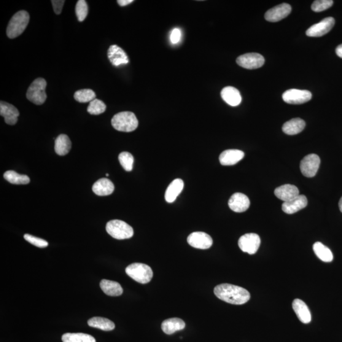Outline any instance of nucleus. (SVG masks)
<instances>
[{"label": "nucleus", "mask_w": 342, "mask_h": 342, "mask_svg": "<svg viewBox=\"0 0 342 342\" xmlns=\"http://www.w3.org/2000/svg\"><path fill=\"white\" fill-rule=\"evenodd\" d=\"M214 294L220 300L234 305H242L250 300V294L244 288L223 284L215 287Z\"/></svg>", "instance_id": "f257e3e1"}, {"label": "nucleus", "mask_w": 342, "mask_h": 342, "mask_svg": "<svg viewBox=\"0 0 342 342\" xmlns=\"http://www.w3.org/2000/svg\"><path fill=\"white\" fill-rule=\"evenodd\" d=\"M29 14L25 10H21L15 13L7 26V35L10 39L15 38L25 31L29 23Z\"/></svg>", "instance_id": "f03ea898"}, {"label": "nucleus", "mask_w": 342, "mask_h": 342, "mask_svg": "<svg viewBox=\"0 0 342 342\" xmlns=\"http://www.w3.org/2000/svg\"><path fill=\"white\" fill-rule=\"evenodd\" d=\"M113 128L118 131L132 132L138 128V120L135 114L131 112L118 113L111 120Z\"/></svg>", "instance_id": "7ed1b4c3"}, {"label": "nucleus", "mask_w": 342, "mask_h": 342, "mask_svg": "<svg viewBox=\"0 0 342 342\" xmlns=\"http://www.w3.org/2000/svg\"><path fill=\"white\" fill-rule=\"evenodd\" d=\"M126 273L134 281L146 284L152 280V269L149 266L142 263H133L126 268Z\"/></svg>", "instance_id": "20e7f679"}, {"label": "nucleus", "mask_w": 342, "mask_h": 342, "mask_svg": "<svg viewBox=\"0 0 342 342\" xmlns=\"http://www.w3.org/2000/svg\"><path fill=\"white\" fill-rule=\"evenodd\" d=\"M47 85V82L43 78H37L29 86L27 91V98L37 106L44 104L47 98L45 91Z\"/></svg>", "instance_id": "39448f33"}, {"label": "nucleus", "mask_w": 342, "mask_h": 342, "mask_svg": "<svg viewBox=\"0 0 342 342\" xmlns=\"http://www.w3.org/2000/svg\"><path fill=\"white\" fill-rule=\"evenodd\" d=\"M106 231L110 236L117 239L131 238L134 235L133 228L120 220H112L108 222Z\"/></svg>", "instance_id": "423d86ee"}, {"label": "nucleus", "mask_w": 342, "mask_h": 342, "mask_svg": "<svg viewBox=\"0 0 342 342\" xmlns=\"http://www.w3.org/2000/svg\"><path fill=\"white\" fill-rule=\"evenodd\" d=\"M265 60L263 55L257 53H249L238 56L236 63L239 66L247 69L260 68L265 64Z\"/></svg>", "instance_id": "0eeeda50"}, {"label": "nucleus", "mask_w": 342, "mask_h": 342, "mask_svg": "<svg viewBox=\"0 0 342 342\" xmlns=\"http://www.w3.org/2000/svg\"><path fill=\"white\" fill-rule=\"evenodd\" d=\"M320 158L316 154H309L306 156L300 163V171L301 174L307 177H312L316 176L319 168Z\"/></svg>", "instance_id": "6e6552de"}, {"label": "nucleus", "mask_w": 342, "mask_h": 342, "mask_svg": "<svg viewBox=\"0 0 342 342\" xmlns=\"http://www.w3.org/2000/svg\"><path fill=\"white\" fill-rule=\"evenodd\" d=\"M283 99L287 104L300 105L311 100L312 93L308 90L290 89L283 94Z\"/></svg>", "instance_id": "1a4fd4ad"}, {"label": "nucleus", "mask_w": 342, "mask_h": 342, "mask_svg": "<svg viewBox=\"0 0 342 342\" xmlns=\"http://www.w3.org/2000/svg\"><path fill=\"white\" fill-rule=\"evenodd\" d=\"M260 245L259 236L255 233H247L242 236L238 240V246L242 251L250 255L257 252Z\"/></svg>", "instance_id": "9d476101"}, {"label": "nucleus", "mask_w": 342, "mask_h": 342, "mask_svg": "<svg viewBox=\"0 0 342 342\" xmlns=\"http://www.w3.org/2000/svg\"><path fill=\"white\" fill-rule=\"evenodd\" d=\"M335 21L332 17L324 18L319 23L314 24L306 31L309 37H321L329 32L335 25Z\"/></svg>", "instance_id": "9b49d317"}, {"label": "nucleus", "mask_w": 342, "mask_h": 342, "mask_svg": "<svg viewBox=\"0 0 342 342\" xmlns=\"http://www.w3.org/2000/svg\"><path fill=\"white\" fill-rule=\"evenodd\" d=\"M188 244L196 249L206 250L211 248L213 244L211 236L204 232H193L188 236Z\"/></svg>", "instance_id": "f8f14e48"}, {"label": "nucleus", "mask_w": 342, "mask_h": 342, "mask_svg": "<svg viewBox=\"0 0 342 342\" xmlns=\"http://www.w3.org/2000/svg\"><path fill=\"white\" fill-rule=\"evenodd\" d=\"M292 11V7L288 4H282L272 8L265 14L266 21L271 23H276L284 19L289 15Z\"/></svg>", "instance_id": "ddd939ff"}, {"label": "nucleus", "mask_w": 342, "mask_h": 342, "mask_svg": "<svg viewBox=\"0 0 342 342\" xmlns=\"http://www.w3.org/2000/svg\"><path fill=\"white\" fill-rule=\"evenodd\" d=\"M250 205L249 198L245 194L236 193L231 196L228 206L231 210L235 212H246Z\"/></svg>", "instance_id": "4468645a"}, {"label": "nucleus", "mask_w": 342, "mask_h": 342, "mask_svg": "<svg viewBox=\"0 0 342 342\" xmlns=\"http://www.w3.org/2000/svg\"><path fill=\"white\" fill-rule=\"evenodd\" d=\"M0 115L5 118V122L9 125H15L18 121L19 112L15 107L7 102H0Z\"/></svg>", "instance_id": "2eb2a0df"}, {"label": "nucleus", "mask_w": 342, "mask_h": 342, "mask_svg": "<svg viewBox=\"0 0 342 342\" xmlns=\"http://www.w3.org/2000/svg\"><path fill=\"white\" fill-rule=\"evenodd\" d=\"M308 204V198L306 196L299 195L292 200L284 203L282 204V210L286 214H293L305 208Z\"/></svg>", "instance_id": "dca6fc26"}, {"label": "nucleus", "mask_w": 342, "mask_h": 342, "mask_svg": "<svg viewBox=\"0 0 342 342\" xmlns=\"http://www.w3.org/2000/svg\"><path fill=\"white\" fill-rule=\"evenodd\" d=\"M108 58L113 66H119L129 63V58L126 52L117 45L110 46L108 50Z\"/></svg>", "instance_id": "f3484780"}, {"label": "nucleus", "mask_w": 342, "mask_h": 342, "mask_svg": "<svg viewBox=\"0 0 342 342\" xmlns=\"http://www.w3.org/2000/svg\"><path fill=\"white\" fill-rule=\"evenodd\" d=\"M274 195L280 200L286 203L299 195V190L294 185H284L276 188Z\"/></svg>", "instance_id": "a211bd4d"}, {"label": "nucleus", "mask_w": 342, "mask_h": 342, "mask_svg": "<svg viewBox=\"0 0 342 342\" xmlns=\"http://www.w3.org/2000/svg\"><path fill=\"white\" fill-rule=\"evenodd\" d=\"M245 153L241 150H226L220 153L219 161L223 166H233L243 159Z\"/></svg>", "instance_id": "6ab92c4d"}, {"label": "nucleus", "mask_w": 342, "mask_h": 342, "mask_svg": "<svg viewBox=\"0 0 342 342\" xmlns=\"http://www.w3.org/2000/svg\"><path fill=\"white\" fill-rule=\"evenodd\" d=\"M292 307L293 311L301 323L308 324L311 321V312L306 304L304 301L296 298L293 301Z\"/></svg>", "instance_id": "aec40b11"}, {"label": "nucleus", "mask_w": 342, "mask_h": 342, "mask_svg": "<svg viewBox=\"0 0 342 342\" xmlns=\"http://www.w3.org/2000/svg\"><path fill=\"white\" fill-rule=\"evenodd\" d=\"M223 100L232 107L239 106L242 102V96L239 91L232 86H227L223 89L220 93Z\"/></svg>", "instance_id": "412c9836"}, {"label": "nucleus", "mask_w": 342, "mask_h": 342, "mask_svg": "<svg viewBox=\"0 0 342 342\" xmlns=\"http://www.w3.org/2000/svg\"><path fill=\"white\" fill-rule=\"evenodd\" d=\"M115 189L114 185L109 179L102 178L94 183L93 192L98 196L111 195Z\"/></svg>", "instance_id": "4be33fe9"}, {"label": "nucleus", "mask_w": 342, "mask_h": 342, "mask_svg": "<svg viewBox=\"0 0 342 342\" xmlns=\"http://www.w3.org/2000/svg\"><path fill=\"white\" fill-rule=\"evenodd\" d=\"M184 188V182L181 179H176L169 185L165 193L167 203H172L176 200L177 196L182 192Z\"/></svg>", "instance_id": "5701e85b"}, {"label": "nucleus", "mask_w": 342, "mask_h": 342, "mask_svg": "<svg viewBox=\"0 0 342 342\" xmlns=\"http://www.w3.org/2000/svg\"><path fill=\"white\" fill-rule=\"evenodd\" d=\"M185 323L182 319L174 317L165 320L162 323L161 328L167 335H172L175 332L184 329Z\"/></svg>", "instance_id": "b1692460"}, {"label": "nucleus", "mask_w": 342, "mask_h": 342, "mask_svg": "<svg viewBox=\"0 0 342 342\" xmlns=\"http://www.w3.org/2000/svg\"><path fill=\"white\" fill-rule=\"evenodd\" d=\"M306 127L305 121L300 118H292L283 126V131L289 135H295L301 133Z\"/></svg>", "instance_id": "393cba45"}, {"label": "nucleus", "mask_w": 342, "mask_h": 342, "mask_svg": "<svg viewBox=\"0 0 342 342\" xmlns=\"http://www.w3.org/2000/svg\"><path fill=\"white\" fill-rule=\"evenodd\" d=\"M99 286L106 295L112 297H117L122 295L123 293V289L120 285L117 282L110 280H102Z\"/></svg>", "instance_id": "a878e982"}, {"label": "nucleus", "mask_w": 342, "mask_h": 342, "mask_svg": "<svg viewBox=\"0 0 342 342\" xmlns=\"http://www.w3.org/2000/svg\"><path fill=\"white\" fill-rule=\"evenodd\" d=\"M72 144L66 134H61L55 139V151L56 154L64 156L67 154L71 149Z\"/></svg>", "instance_id": "bb28decb"}, {"label": "nucleus", "mask_w": 342, "mask_h": 342, "mask_svg": "<svg viewBox=\"0 0 342 342\" xmlns=\"http://www.w3.org/2000/svg\"><path fill=\"white\" fill-rule=\"evenodd\" d=\"M88 324L91 327L98 328V329L106 331V332L112 331L115 327L114 322L102 317H92L88 320Z\"/></svg>", "instance_id": "cd10ccee"}, {"label": "nucleus", "mask_w": 342, "mask_h": 342, "mask_svg": "<svg viewBox=\"0 0 342 342\" xmlns=\"http://www.w3.org/2000/svg\"><path fill=\"white\" fill-rule=\"evenodd\" d=\"M313 250L316 256L325 263H330L333 259V255L329 248L321 242H316L313 246Z\"/></svg>", "instance_id": "c85d7f7f"}, {"label": "nucleus", "mask_w": 342, "mask_h": 342, "mask_svg": "<svg viewBox=\"0 0 342 342\" xmlns=\"http://www.w3.org/2000/svg\"><path fill=\"white\" fill-rule=\"evenodd\" d=\"M63 342H96L95 338L88 334L67 333L62 336Z\"/></svg>", "instance_id": "c756f323"}, {"label": "nucleus", "mask_w": 342, "mask_h": 342, "mask_svg": "<svg viewBox=\"0 0 342 342\" xmlns=\"http://www.w3.org/2000/svg\"><path fill=\"white\" fill-rule=\"evenodd\" d=\"M4 178L13 185H27L30 183V178L27 175L20 174L14 171H8L4 175Z\"/></svg>", "instance_id": "7c9ffc66"}, {"label": "nucleus", "mask_w": 342, "mask_h": 342, "mask_svg": "<svg viewBox=\"0 0 342 342\" xmlns=\"http://www.w3.org/2000/svg\"><path fill=\"white\" fill-rule=\"evenodd\" d=\"M74 96L75 100L80 103L91 102L96 98L95 93L90 89H83V90L77 91Z\"/></svg>", "instance_id": "2f4dec72"}, {"label": "nucleus", "mask_w": 342, "mask_h": 342, "mask_svg": "<svg viewBox=\"0 0 342 342\" xmlns=\"http://www.w3.org/2000/svg\"><path fill=\"white\" fill-rule=\"evenodd\" d=\"M118 160L125 171L129 172L133 170L134 157L131 153L128 152H123L118 155Z\"/></svg>", "instance_id": "473e14b6"}, {"label": "nucleus", "mask_w": 342, "mask_h": 342, "mask_svg": "<svg viewBox=\"0 0 342 342\" xmlns=\"http://www.w3.org/2000/svg\"><path fill=\"white\" fill-rule=\"evenodd\" d=\"M87 110L91 115H99L106 112V106L100 99H95L90 102Z\"/></svg>", "instance_id": "72a5a7b5"}, {"label": "nucleus", "mask_w": 342, "mask_h": 342, "mask_svg": "<svg viewBox=\"0 0 342 342\" xmlns=\"http://www.w3.org/2000/svg\"><path fill=\"white\" fill-rule=\"evenodd\" d=\"M75 13H76L78 21L83 22L85 20L88 13V6L85 0H79L75 6Z\"/></svg>", "instance_id": "f704fd0d"}, {"label": "nucleus", "mask_w": 342, "mask_h": 342, "mask_svg": "<svg viewBox=\"0 0 342 342\" xmlns=\"http://www.w3.org/2000/svg\"><path fill=\"white\" fill-rule=\"evenodd\" d=\"M333 5L332 0H317L312 4L311 9L315 12H321L330 9Z\"/></svg>", "instance_id": "c9c22d12"}, {"label": "nucleus", "mask_w": 342, "mask_h": 342, "mask_svg": "<svg viewBox=\"0 0 342 342\" xmlns=\"http://www.w3.org/2000/svg\"><path fill=\"white\" fill-rule=\"evenodd\" d=\"M24 238L27 242H28L29 243H30L31 244L33 245V246L37 247L45 248L48 246V242L45 240V239L29 235V234H26V235H24Z\"/></svg>", "instance_id": "e433bc0d"}, {"label": "nucleus", "mask_w": 342, "mask_h": 342, "mask_svg": "<svg viewBox=\"0 0 342 342\" xmlns=\"http://www.w3.org/2000/svg\"><path fill=\"white\" fill-rule=\"evenodd\" d=\"M182 38V31L178 28L172 29L170 35V41L172 44H177Z\"/></svg>", "instance_id": "4c0bfd02"}, {"label": "nucleus", "mask_w": 342, "mask_h": 342, "mask_svg": "<svg viewBox=\"0 0 342 342\" xmlns=\"http://www.w3.org/2000/svg\"><path fill=\"white\" fill-rule=\"evenodd\" d=\"M65 1L63 0H52V4L54 12L56 15L61 14L64 7Z\"/></svg>", "instance_id": "58836bf2"}, {"label": "nucleus", "mask_w": 342, "mask_h": 342, "mask_svg": "<svg viewBox=\"0 0 342 342\" xmlns=\"http://www.w3.org/2000/svg\"><path fill=\"white\" fill-rule=\"evenodd\" d=\"M133 2V0H118L117 3L120 6L125 7L126 5L132 4Z\"/></svg>", "instance_id": "ea45409f"}, {"label": "nucleus", "mask_w": 342, "mask_h": 342, "mask_svg": "<svg viewBox=\"0 0 342 342\" xmlns=\"http://www.w3.org/2000/svg\"><path fill=\"white\" fill-rule=\"evenodd\" d=\"M336 53L339 57L342 58V44L339 45L338 47L336 48Z\"/></svg>", "instance_id": "a19ab883"}, {"label": "nucleus", "mask_w": 342, "mask_h": 342, "mask_svg": "<svg viewBox=\"0 0 342 342\" xmlns=\"http://www.w3.org/2000/svg\"><path fill=\"white\" fill-rule=\"evenodd\" d=\"M338 206L339 209H340V211L342 212V197L340 198V201H339Z\"/></svg>", "instance_id": "79ce46f5"}, {"label": "nucleus", "mask_w": 342, "mask_h": 342, "mask_svg": "<svg viewBox=\"0 0 342 342\" xmlns=\"http://www.w3.org/2000/svg\"><path fill=\"white\" fill-rule=\"evenodd\" d=\"M107 176H109V174H106Z\"/></svg>", "instance_id": "37998d69"}]
</instances>
